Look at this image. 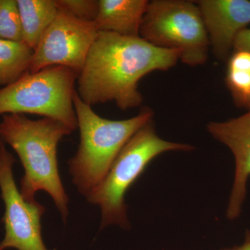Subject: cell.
<instances>
[{
	"label": "cell",
	"mask_w": 250,
	"mask_h": 250,
	"mask_svg": "<svg viewBox=\"0 0 250 250\" xmlns=\"http://www.w3.org/2000/svg\"><path fill=\"white\" fill-rule=\"evenodd\" d=\"M179 61L177 51L156 47L142 38L98 32L82 71L77 94L90 106L114 102L123 111L143 103L141 79L170 70Z\"/></svg>",
	"instance_id": "obj_1"
},
{
	"label": "cell",
	"mask_w": 250,
	"mask_h": 250,
	"mask_svg": "<svg viewBox=\"0 0 250 250\" xmlns=\"http://www.w3.org/2000/svg\"><path fill=\"white\" fill-rule=\"evenodd\" d=\"M73 131L48 118L33 121L25 115L6 114L0 121V139L14 149L24 167L21 195L33 201L36 192L44 190L52 197L63 222L68 216L69 197L59 174L57 149L62 138Z\"/></svg>",
	"instance_id": "obj_2"
},
{
	"label": "cell",
	"mask_w": 250,
	"mask_h": 250,
	"mask_svg": "<svg viewBox=\"0 0 250 250\" xmlns=\"http://www.w3.org/2000/svg\"><path fill=\"white\" fill-rule=\"evenodd\" d=\"M80 143L75 155L68 161L72 183L86 197L98 187L129 139L152 121L154 113L144 107L136 116L113 121L99 116L82 101L77 90L73 96Z\"/></svg>",
	"instance_id": "obj_3"
},
{
	"label": "cell",
	"mask_w": 250,
	"mask_h": 250,
	"mask_svg": "<svg viewBox=\"0 0 250 250\" xmlns=\"http://www.w3.org/2000/svg\"><path fill=\"white\" fill-rule=\"evenodd\" d=\"M193 146L170 142L156 134L153 121L143 126L126 143L102 183L85 198L102 210L100 228L117 225L128 229L127 206L125 196L148 164L156 156L171 151H190Z\"/></svg>",
	"instance_id": "obj_4"
},
{
	"label": "cell",
	"mask_w": 250,
	"mask_h": 250,
	"mask_svg": "<svg viewBox=\"0 0 250 250\" xmlns=\"http://www.w3.org/2000/svg\"><path fill=\"white\" fill-rule=\"evenodd\" d=\"M77 77L76 72L61 65L27 72L0 88V115H39L62 122L75 131L73 96Z\"/></svg>",
	"instance_id": "obj_5"
},
{
	"label": "cell",
	"mask_w": 250,
	"mask_h": 250,
	"mask_svg": "<svg viewBox=\"0 0 250 250\" xmlns=\"http://www.w3.org/2000/svg\"><path fill=\"white\" fill-rule=\"evenodd\" d=\"M140 37L156 47L177 51L179 61L189 66L208 60L209 40L195 1H149Z\"/></svg>",
	"instance_id": "obj_6"
},
{
	"label": "cell",
	"mask_w": 250,
	"mask_h": 250,
	"mask_svg": "<svg viewBox=\"0 0 250 250\" xmlns=\"http://www.w3.org/2000/svg\"><path fill=\"white\" fill-rule=\"evenodd\" d=\"M14 156L0 139V190L4 204V239L0 250H48L42 241L41 218L45 208L36 200H26L16 186Z\"/></svg>",
	"instance_id": "obj_7"
},
{
	"label": "cell",
	"mask_w": 250,
	"mask_h": 250,
	"mask_svg": "<svg viewBox=\"0 0 250 250\" xmlns=\"http://www.w3.org/2000/svg\"><path fill=\"white\" fill-rule=\"evenodd\" d=\"M98 32L95 22L78 19L59 9L33 52L29 72L61 65L79 75Z\"/></svg>",
	"instance_id": "obj_8"
},
{
	"label": "cell",
	"mask_w": 250,
	"mask_h": 250,
	"mask_svg": "<svg viewBox=\"0 0 250 250\" xmlns=\"http://www.w3.org/2000/svg\"><path fill=\"white\" fill-rule=\"evenodd\" d=\"M207 128L215 140L231 150L234 157V179L227 217L235 220L241 215L250 177V106L241 116L226 121L210 122Z\"/></svg>",
	"instance_id": "obj_9"
},
{
	"label": "cell",
	"mask_w": 250,
	"mask_h": 250,
	"mask_svg": "<svg viewBox=\"0 0 250 250\" xmlns=\"http://www.w3.org/2000/svg\"><path fill=\"white\" fill-rule=\"evenodd\" d=\"M207 31L210 48L219 60L229 58L236 37L250 24L249 0L195 1Z\"/></svg>",
	"instance_id": "obj_10"
},
{
	"label": "cell",
	"mask_w": 250,
	"mask_h": 250,
	"mask_svg": "<svg viewBox=\"0 0 250 250\" xmlns=\"http://www.w3.org/2000/svg\"><path fill=\"white\" fill-rule=\"evenodd\" d=\"M147 0H100L95 24L99 32L140 36Z\"/></svg>",
	"instance_id": "obj_11"
},
{
	"label": "cell",
	"mask_w": 250,
	"mask_h": 250,
	"mask_svg": "<svg viewBox=\"0 0 250 250\" xmlns=\"http://www.w3.org/2000/svg\"><path fill=\"white\" fill-rule=\"evenodd\" d=\"M22 42L36 49L59 13L56 0H17Z\"/></svg>",
	"instance_id": "obj_12"
},
{
	"label": "cell",
	"mask_w": 250,
	"mask_h": 250,
	"mask_svg": "<svg viewBox=\"0 0 250 250\" xmlns=\"http://www.w3.org/2000/svg\"><path fill=\"white\" fill-rule=\"evenodd\" d=\"M33 52L24 42L0 39V86L11 84L29 72Z\"/></svg>",
	"instance_id": "obj_13"
},
{
	"label": "cell",
	"mask_w": 250,
	"mask_h": 250,
	"mask_svg": "<svg viewBox=\"0 0 250 250\" xmlns=\"http://www.w3.org/2000/svg\"><path fill=\"white\" fill-rule=\"evenodd\" d=\"M227 84L238 106H250V53L234 51L228 60Z\"/></svg>",
	"instance_id": "obj_14"
},
{
	"label": "cell",
	"mask_w": 250,
	"mask_h": 250,
	"mask_svg": "<svg viewBox=\"0 0 250 250\" xmlns=\"http://www.w3.org/2000/svg\"><path fill=\"white\" fill-rule=\"evenodd\" d=\"M0 39L22 42L17 0H0Z\"/></svg>",
	"instance_id": "obj_15"
},
{
	"label": "cell",
	"mask_w": 250,
	"mask_h": 250,
	"mask_svg": "<svg viewBox=\"0 0 250 250\" xmlns=\"http://www.w3.org/2000/svg\"><path fill=\"white\" fill-rule=\"evenodd\" d=\"M59 10L83 21L94 22L98 13V0H56Z\"/></svg>",
	"instance_id": "obj_16"
},
{
	"label": "cell",
	"mask_w": 250,
	"mask_h": 250,
	"mask_svg": "<svg viewBox=\"0 0 250 250\" xmlns=\"http://www.w3.org/2000/svg\"><path fill=\"white\" fill-rule=\"evenodd\" d=\"M233 50L246 51L250 53V28H246L237 35L233 43Z\"/></svg>",
	"instance_id": "obj_17"
},
{
	"label": "cell",
	"mask_w": 250,
	"mask_h": 250,
	"mask_svg": "<svg viewBox=\"0 0 250 250\" xmlns=\"http://www.w3.org/2000/svg\"><path fill=\"white\" fill-rule=\"evenodd\" d=\"M220 250H250V231H246L245 241L241 246L223 248Z\"/></svg>",
	"instance_id": "obj_18"
},
{
	"label": "cell",
	"mask_w": 250,
	"mask_h": 250,
	"mask_svg": "<svg viewBox=\"0 0 250 250\" xmlns=\"http://www.w3.org/2000/svg\"><path fill=\"white\" fill-rule=\"evenodd\" d=\"M250 106H249V107H250Z\"/></svg>",
	"instance_id": "obj_19"
}]
</instances>
